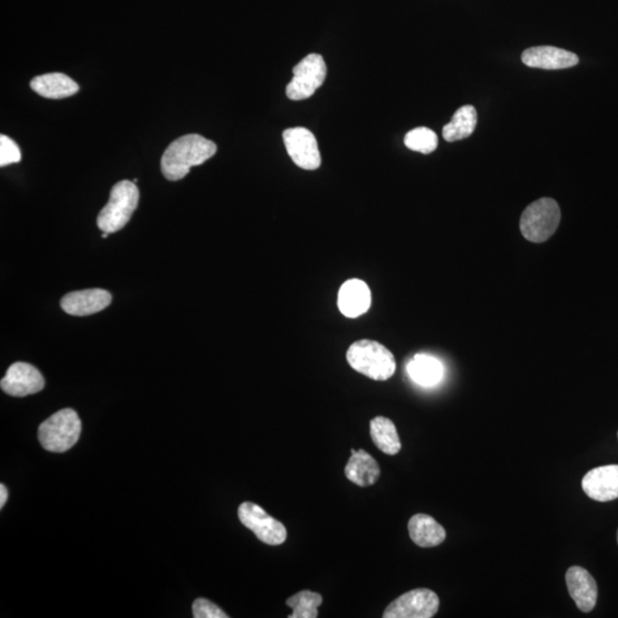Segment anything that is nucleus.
<instances>
[{
  "instance_id": "1",
  "label": "nucleus",
  "mask_w": 618,
  "mask_h": 618,
  "mask_svg": "<svg viewBox=\"0 0 618 618\" xmlns=\"http://www.w3.org/2000/svg\"><path fill=\"white\" fill-rule=\"evenodd\" d=\"M218 147L200 134H188L172 142L161 159L163 176L168 181L184 179L193 166H202L214 157Z\"/></svg>"
},
{
  "instance_id": "2",
  "label": "nucleus",
  "mask_w": 618,
  "mask_h": 618,
  "mask_svg": "<svg viewBox=\"0 0 618 618\" xmlns=\"http://www.w3.org/2000/svg\"><path fill=\"white\" fill-rule=\"evenodd\" d=\"M346 358L352 369L376 382H385L395 374V356L390 349L378 341L370 339L356 341L349 346Z\"/></svg>"
},
{
  "instance_id": "3",
  "label": "nucleus",
  "mask_w": 618,
  "mask_h": 618,
  "mask_svg": "<svg viewBox=\"0 0 618 618\" xmlns=\"http://www.w3.org/2000/svg\"><path fill=\"white\" fill-rule=\"evenodd\" d=\"M139 189L132 181L123 180L111 189L109 202L98 215V227L112 234L127 226L139 203Z\"/></svg>"
},
{
  "instance_id": "4",
  "label": "nucleus",
  "mask_w": 618,
  "mask_h": 618,
  "mask_svg": "<svg viewBox=\"0 0 618 618\" xmlns=\"http://www.w3.org/2000/svg\"><path fill=\"white\" fill-rule=\"evenodd\" d=\"M81 432V422L79 414L75 410L62 409L42 423L38 438L45 451L64 452L75 446Z\"/></svg>"
},
{
  "instance_id": "5",
  "label": "nucleus",
  "mask_w": 618,
  "mask_h": 618,
  "mask_svg": "<svg viewBox=\"0 0 618 618\" xmlns=\"http://www.w3.org/2000/svg\"><path fill=\"white\" fill-rule=\"evenodd\" d=\"M561 220V211L553 198L543 197L526 207L520 219L522 236L531 243L550 240Z\"/></svg>"
},
{
  "instance_id": "6",
  "label": "nucleus",
  "mask_w": 618,
  "mask_h": 618,
  "mask_svg": "<svg viewBox=\"0 0 618 618\" xmlns=\"http://www.w3.org/2000/svg\"><path fill=\"white\" fill-rule=\"evenodd\" d=\"M327 73V64L322 55H307L293 68V79L287 86V97L293 101L312 97L326 81Z\"/></svg>"
},
{
  "instance_id": "7",
  "label": "nucleus",
  "mask_w": 618,
  "mask_h": 618,
  "mask_svg": "<svg viewBox=\"0 0 618 618\" xmlns=\"http://www.w3.org/2000/svg\"><path fill=\"white\" fill-rule=\"evenodd\" d=\"M239 518L242 525L252 531L261 542L271 547H278L287 540V528L282 524L271 517L265 509L259 505L245 501L239 508Z\"/></svg>"
},
{
  "instance_id": "8",
  "label": "nucleus",
  "mask_w": 618,
  "mask_h": 618,
  "mask_svg": "<svg viewBox=\"0 0 618 618\" xmlns=\"http://www.w3.org/2000/svg\"><path fill=\"white\" fill-rule=\"evenodd\" d=\"M440 607V599L430 589H416L402 594L388 604L384 618H431Z\"/></svg>"
},
{
  "instance_id": "9",
  "label": "nucleus",
  "mask_w": 618,
  "mask_h": 618,
  "mask_svg": "<svg viewBox=\"0 0 618 618\" xmlns=\"http://www.w3.org/2000/svg\"><path fill=\"white\" fill-rule=\"evenodd\" d=\"M283 142L289 157L297 166L309 171L318 170L321 166L322 159L318 140L309 129L305 128L285 129Z\"/></svg>"
},
{
  "instance_id": "10",
  "label": "nucleus",
  "mask_w": 618,
  "mask_h": 618,
  "mask_svg": "<svg viewBox=\"0 0 618 618\" xmlns=\"http://www.w3.org/2000/svg\"><path fill=\"white\" fill-rule=\"evenodd\" d=\"M45 386L41 371L29 363L16 362L8 368L0 387L6 395L16 397L36 395Z\"/></svg>"
},
{
  "instance_id": "11",
  "label": "nucleus",
  "mask_w": 618,
  "mask_h": 618,
  "mask_svg": "<svg viewBox=\"0 0 618 618\" xmlns=\"http://www.w3.org/2000/svg\"><path fill=\"white\" fill-rule=\"evenodd\" d=\"M582 488L587 497L602 503L618 499V465L591 470L583 478Z\"/></svg>"
},
{
  "instance_id": "12",
  "label": "nucleus",
  "mask_w": 618,
  "mask_h": 618,
  "mask_svg": "<svg viewBox=\"0 0 618 618\" xmlns=\"http://www.w3.org/2000/svg\"><path fill=\"white\" fill-rule=\"evenodd\" d=\"M111 300L112 297L106 290L88 289L68 293L60 305L64 312L72 317H89L106 309Z\"/></svg>"
},
{
  "instance_id": "13",
  "label": "nucleus",
  "mask_w": 618,
  "mask_h": 618,
  "mask_svg": "<svg viewBox=\"0 0 618 618\" xmlns=\"http://www.w3.org/2000/svg\"><path fill=\"white\" fill-rule=\"evenodd\" d=\"M566 583L579 611L590 613L598 599V586L594 576L585 568L573 566L566 573Z\"/></svg>"
},
{
  "instance_id": "14",
  "label": "nucleus",
  "mask_w": 618,
  "mask_h": 618,
  "mask_svg": "<svg viewBox=\"0 0 618 618\" xmlns=\"http://www.w3.org/2000/svg\"><path fill=\"white\" fill-rule=\"evenodd\" d=\"M371 291L368 284L352 279L341 285L338 292V309L344 317L357 319L365 315L371 307Z\"/></svg>"
},
{
  "instance_id": "15",
  "label": "nucleus",
  "mask_w": 618,
  "mask_h": 618,
  "mask_svg": "<svg viewBox=\"0 0 618 618\" xmlns=\"http://www.w3.org/2000/svg\"><path fill=\"white\" fill-rule=\"evenodd\" d=\"M522 62L530 68L557 71L576 66L578 56L572 52L553 46L531 47L522 53Z\"/></svg>"
},
{
  "instance_id": "16",
  "label": "nucleus",
  "mask_w": 618,
  "mask_h": 618,
  "mask_svg": "<svg viewBox=\"0 0 618 618\" xmlns=\"http://www.w3.org/2000/svg\"><path fill=\"white\" fill-rule=\"evenodd\" d=\"M410 538L419 547L430 548L439 547L446 540V529L427 514H414L409 520Z\"/></svg>"
},
{
  "instance_id": "17",
  "label": "nucleus",
  "mask_w": 618,
  "mask_h": 618,
  "mask_svg": "<svg viewBox=\"0 0 618 618\" xmlns=\"http://www.w3.org/2000/svg\"><path fill=\"white\" fill-rule=\"evenodd\" d=\"M352 456L345 466V475L349 481L358 487L375 485L380 478V468L377 461L366 451H351Z\"/></svg>"
},
{
  "instance_id": "18",
  "label": "nucleus",
  "mask_w": 618,
  "mask_h": 618,
  "mask_svg": "<svg viewBox=\"0 0 618 618\" xmlns=\"http://www.w3.org/2000/svg\"><path fill=\"white\" fill-rule=\"evenodd\" d=\"M30 88L46 99H64L72 97L80 90V85L71 77L62 72L46 73L30 81Z\"/></svg>"
},
{
  "instance_id": "19",
  "label": "nucleus",
  "mask_w": 618,
  "mask_h": 618,
  "mask_svg": "<svg viewBox=\"0 0 618 618\" xmlns=\"http://www.w3.org/2000/svg\"><path fill=\"white\" fill-rule=\"evenodd\" d=\"M370 435L375 446L386 455L395 456L402 448L399 433L395 423L386 417L378 416L370 422Z\"/></svg>"
},
{
  "instance_id": "20",
  "label": "nucleus",
  "mask_w": 618,
  "mask_h": 618,
  "mask_svg": "<svg viewBox=\"0 0 618 618\" xmlns=\"http://www.w3.org/2000/svg\"><path fill=\"white\" fill-rule=\"evenodd\" d=\"M410 378L422 386L429 387L438 384L443 377V366L438 358L417 354L407 366Z\"/></svg>"
},
{
  "instance_id": "21",
  "label": "nucleus",
  "mask_w": 618,
  "mask_h": 618,
  "mask_svg": "<svg viewBox=\"0 0 618 618\" xmlns=\"http://www.w3.org/2000/svg\"><path fill=\"white\" fill-rule=\"evenodd\" d=\"M477 123L478 114L475 108L471 105L462 106L453 114L452 122L443 128V139L448 142L466 139L472 136Z\"/></svg>"
},
{
  "instance_id": "22",
  "label": "nucleus",
  "mask_w": 618,
  "mask_h": 618,
  "mask_svg": "<svg viewBox=\"0 0 618 618\" xmlns=\"http://www.w3.org/2000/svg\"><path fill=\"white\" fill-rule=\"evenodd\" d=\"M323 603L322 595L309 590L298 592L287 600V606L292 609L289 618H317L319 607Z\"/></svg>"
},
{
  "instance_id": "23",
  "label": "nucleus",
  "mask_w": 618,
  "mask_h": 618,
  "mask_svg": "<svg viewBox=\"0 0 618 618\" xmlns=\"http://www.w3.org/2000/svg\"><path fill=\"white\" fill-rule=\"evenodd\" d=\"M404 145L410 150L422 154H431L438 148V136L427 128H417L405 134Z\"/></svg>"
},
{
  "instance_id": "24",
  "label": "nucleus",
  "mask_w": 618,
  "mask_h": 618,
  "mask_svg": "<svg viewBox=\"0 0 618 618\" xmlns=\"http://www.w3.org/2000/svg\"><path fill=\"white\" fill-rule=\"evenodd\" d=\"M21 161V150L14 141L6 136H0V166H7L10 164Z\"/></svg>"
},
{
  "instance_id": "25",
  "label": "nucleus",
  "mask_w": 618,
  "mask_h": 618,
  "mask_svg": "<svg viewBox=\"0 0 618 618\" xmlns=\"http://www.w3.org/2000/svg\"><path fill=\"white\" fill-rule=\"evenodd\" d=\"M193 615L195 618H228L226 613L210 600L198 598L193 604Z\"/></svg>"
},
{
  "instance_id": "26",
  "label": "nucleus",
  "mask_w": 618,
  "mask_h": 618,
  "mask_svg": "<svg viewBox=\"0 0 618 618\" xmlns=\"http://www.w3.org/2000/svg\"><path fill=\"white\" fill-rule=\"evenodd\" d=\"M7 497L8 491L5 485H0V509H3L4 505L6 504Z\"/></svg>"
},
{
  "instance_id": "27",
  "label": "nucleus",
  "mask_w": 618,
  "mask_h": 618,
  "mask_svg": "<svg viewBox=\"0 0 618 618\" xmlns=\"http://www.w3.org/2000/svg\"><path fill=\"white\" fill-rule=\"evenodd\" d=\"M617 543H618V530H617Z\"/></svg>"
},
{
  "instance_id": "28",
  "label": "nucleus",
  "mask_w": 618,
  "mask_h": 618,
  "mask_svg": "<svg viewBox=\"0 0 618 618\" xmlns=\"http://www.w3.org/2000/svg\"><path fill=\"white\" fill-rule=\"evenodd\" d=\"M618 435V434H617Z\"/></svg>"
}]
</instances>
